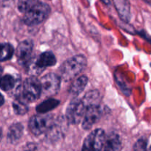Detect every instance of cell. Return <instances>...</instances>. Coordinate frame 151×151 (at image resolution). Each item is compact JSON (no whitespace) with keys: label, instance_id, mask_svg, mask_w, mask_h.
I'll return each instance as SVG.
<instances>
[{"label":"cell","instance_id":"15","mask_svg":"<svg viewBox=\"0 0 151 151\" xmlns=\"http://www.w3.org/2000/svg\"><path fill=\"white\" fill-rule=\"evenodd\" d=\"M13 109L15 113L18 115H24L28 111V102L18 94L13 102Z\"/></svg>","mask_w":151,"mask_h":151},{"label":"cell","instance_id":"2","mask_svg":"<svg viewBox=\"0 0 151 151\" xmlns=\"http://www.w3.org/2000/svg\"><path fill=\"white\" fill-rule=\"evenodd\" d=\"M50 13V6L46 3L38 1L30 10L25 13L23 22L28 26H36L42 23L48 17Z\"/></svg>","mask_w":151,"mask_h":151},{"label":"cell","instance_id":"13","mask_svg":"<svg viewBox=\"0 0 151 151\" xmlns=\"http://www.w3.org/2000/svg\"><path fill=\"white\" fill-rule=\"evenodd\" d=\"M66 121L65 119H59V121H54V123L53 124L50 129L48 130V137L50 139H59L61 136L63 135V133L65 132V128Z\"/></svg>","mask_w":151,"mask_h":151},{"label":"cell","instance_id":"22","mask_svg":"<svg viewBox=\"0 0 151 151\" xmlns=\"http://www.w3.org/2000/svg\"><path fill=\"white\" fill-rule=\"evenodd\" d=\"M4 103V97H3L2 94L0 93V106H3Z\"/></svg>","mask_w":151,"mask_h":151},{"label":"cell","instance_id":"16","mask_svg":"<svg viewBox=\"0 0 151 151\" xmlns=\"http://www.w3.org/2000/svg\"><path fill=\"white\" fill-rule=\"evenodd\" d=\"M14 53L13 46L7 43L0 44V62L5 61L12 58Z\"/></svg>","mask_w":151,"mask_h":151},{"label":"cell","instance_id":"5","mask_svg":"<svg viewBox=\"0 0 151 151\" xmlns=\"http://www.w3.org/2000/svg\"><path fill=\"white\" fill-rule=\"evenodd\" d=\"M87 107L82 100L73 99L66 110V119L71 125H77L83 119Z\"/></svg>","mask_w":151,"mask_h":151},{"label":"cell","instance_id":"17","mask_svg":"<svg viewBox=\"0 0 151 151\" xmlns=\"http://www.w3.org/2000/svg\"><path fill=\"white\" fill-rule=\"evenodd\" d=\"M86 107L99 105V92L98 91H90L84 95L82 99Z\"/></svg>","mask_w":151,"mask_h":151},{"label":"cell","instance_id":"25","mask_svg":"<svg viewBox=\"0 0 151 151\" xmlns=\"http://www.w3.org/2000/svg\"><path fill=\"white\" fill-rule=\"evenodd\" d=\"M1 137H2V131H1V128H0V142H1Z\"/></svg>","mask_w":151,"mask_h":151},{"label":"cell","instance_id":"1","mask_svg":"<svg viewBox=\"0 0 151 151\" xmlns=\"http://www.w3.org/2000/svg\"><path fill=\"white\" fill-rule=\"evenodd\" d=\"M87 66L86 58L82 55H77L68 59L60 67L61 78L65 81H72L85 69Z\"/></svg>","mask_w":151,"mask_h":151},{"label":"cell","instance_id":"19","mask_svg":"<svg viewBox=\"0 0 151 151\" xmlns=\"http://www.w3.org/2000/svg\"><path fill=\"white\" fill-rule=\"evenodd\" d=\"M59 101L55 99H48L42 102L36 107V110L38 113H47L49 111L55 109L59 105Z\"/></svg>","mask_w":151,"mask_h":151},{"label":"cell","instance_id":"3","mask_svg":"<svg viewBox=\"0 0 151 151\" xmlns=\"http://www.w3.org/2000/svg\"><path fill=\"white\" fill-rule=\"evenodd\" d=\"M53 115L46 113H39L33 115L30 119L28 127L33 135L39 136L47 132L50 127L54 123Z\"/></svg>","mask_w":151,"mask_h":151},{"label":"cell","instance_id":"26","mask_svg":"<svg viewBox=\"0 0 151 151\" xmlns=\"http://www.w3.org/2000/svg\"><path fill=\"white\" fill-rule=\"evenodd\" d=\"M149 150H151V146H150V147H149Z\"/></svg>","mask_w":151,"mask_h":151},{"label":"cell","instance_id":"18","mask_svg":"<svg viewBox=\"0 0 151 151\" xmlns=\"http://www.w3.org/2000/svg\"><path fill=\"white\" fill-rule=\"evenodd\" d=\"M16 85V79L10 75H6L0 78V88L4 91L13 89Z\"/></svg>","mask_w":151,"mask_h":151},{"label":"cell","instance_id":"7","mask_svg":"<svg viewBox=\"0 0 151 151\" xmlns=\"http://www.w3.org/2000/svg\"><path fill=\"white\" fill-rule=\"evenodd\" d=\"M105 138L106 136L103 130H94L86 137L81 149L83 150H102L105 145Z\"/></svg>","mask_w":151,"mask_h":151},{"label":"cell","instance_id":"11","mask_svg":"<svg viewBox=\"0 0 151 151\" xmlns=\"http://www.w3.org/2000/svg\"><path fill=\"white\" fill-rule=\"evenodd\" d=\"M113 1L121 19L125 22L130 20V5L129 0H113Z\"/></svg>","mask_w":151,"mask_h":151},{"label":"cell","instance_id":"14","mask_svg":"<svg viewBox=\"0 0 151 151\" xmlns=\"http://www.w3.org/2000/svg\"><path fill=\"white\" fill-rule=\"evenodd\" d=\"M87 82H88V78L84 75L78 78L76 81H74L72 85L70 86V88L69 90L70 94L73 97L78 96V94H80L84 91Z\"/></svg>","mask_w":151,"mask_h":151},{"label":"cell","instance_id":"20","mask_svg":"<svg viewBox=\"0 0 151 151\" xmlns=\"http://www.w3.org/2000/svg\"><path fill=\"white\" fill-rule=\"evenodd\" d=\"M38 2V0H19L17 4L18 10L21 13H26Z\"/></svg>","mask_w":151,"mask_h":151},{"label":"cell","instance_id":"6","mask_svg":"<svg viewBox=\"0 0 151 151\" xmlns=\"http://www.w3.org/2000/svg\"><path fill=\"white\" fill-rule=\"evenodd\" d=\"M41 94L47 97L56 95L59 91L61 78L54 73H49L40 79Z\"/></svg>","mask_w":151,"mask_h":151},{"label":"cell","instance_id":"8","mask_svg":"<svg viewBox=\"0 0 151 151\" xmlns=\"http://www.w3.org/2000/svg\"><path fill=\"white\" fill-rule=\"evenodd\" d=\"M33 43L31 40L27 39L21 42L16 49V57L18 63L21 66H26L32 59Z\"/></svg>","mask_w":151,"mask_h":151},{"label":"cell","instance_id":"21","mask_svg":"<svg viewBox=\"0 0 151 151\" xmlns=\"http://www.w3.org/2000/svg\"><path fill=\"white\" fill-rule=\"evenodd\" d=\"M147 140L146 139H139L134 145L133 149L135 150H147Z\"/></svg>","mask_w":151,"mask_h":151},{"label":"cell","instance_id":"24","mask_svg":"<svg viewBox=\"0 0 151 151\" xmlns=\"http://www.w3.org/2000/svg\"><path fill=\"white\" fill-rule=\"evenodd\" d=\"M2 72H3V69L1 66H0V78H1V75H2Z\"/></svg>","mask_w":151,"mask_h":151},{"label":"cell","instance_id":"9","mask_svg":"<svg viewBox=\"0 0 151 151\" xmlns=\"http://www.w3.org/2000/svg\"><path fill=\"white\" fill-rule=\"evenodd\" d=\"M103 115V109L99 105L89 106L86 109L82 119V127L84 130H88L93 125L99 122Z\"/></svg>","mask_w":151,"mask_h":151},{"label":"cell","instance_id":"23","mask_svg":"<svg viewBox=\"0 0 151 151\" xmlns=\"http://www.w3.org/2000/svg\"><path fill=\"white\" fill-rule=\"evenodd\" d=\"M101 1L106 4H109L110 3V0H101Z\"/></svg>","mask_w":151,"mask_h":151},{"label":"cell","instance_id":"10","mask_svg":"<svg viewBox=\"0 0 151 151\" xmlns=\"http://www.w3.org/2000/svg\"><path fill=\"white\" fill-rule=\"evenodd\" d=\"M121 141L118 134L115 133H110L105 138V145L102 150L116 151L121 150Z\"/></svg>","mask_w":151,"mask_h":151},{"label":"cell","instance_id":"4","mask_svg":"<svg viewBox=\"0 0 151 151\" xmlns=\"http://www.w3.org/2000/svg\"><path fill=\"white\" fill-rule=\"evenodd\" d=\"M20 94L28 103L38 100L41 94L40 81L36 76H30L23 83Z\"/></svg>","mask_w":151,"mask_h":151},{"label":"cell","instance_id":"12","mask_svg":"<svg viewBox=\"0 0 151 151\" xmlns=\"http://www.w3.org/2000/svg\"><path fill=\"white\" fill-rule=\"evenodd\" d=\"M23 126L20 123H13L7 131V140L11 144H15L20 140L23 135Z\"/></svg>","mask_w":151,"mask_h":151}]
</instances>
